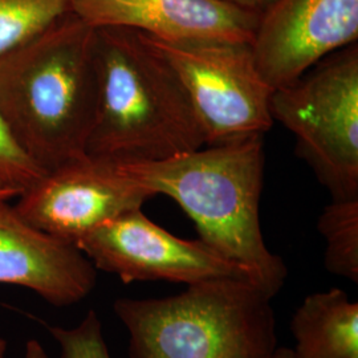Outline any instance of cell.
Here are the masks:
<instances>
[{
    "mask_svg": "<svg viewBox=\"0 0 358 358\" xmlns=\"http://www.w3.org/2000/svg\"><path fill=\"white\" fill-rule=\"evenodd\" d=\"M97 105L96 29L72 11L0 57V113L45 173L87 153Z\"/></svg>",
    "mask_w": 358,
    "mask_h": 358,
    "instance_id": "6da1fadb",
    "label": "cell"
},
{
    "mask_svg": "<svg viewBox=\"0 0 358 358\" xmlns=\"http://www.w3.org/2000/svg\"><path fill=\"white\" fill-rule=\"evenodd\" d=\"M130 177L174 199L190 217L199 239L247 269L271 297L288 276L260 227L264 176L263 136L208 145L162 161L122 159Z\"/></svg>",
    "mask_w": 358,
    "mask_h": 358,
    "instance_id": "7a4b0ae2",
    "label": "cell"
},
{
    "mask_svg": "<svg viewBox=\"0 0 358 358\" xmlns=\"http://www.w3.org/2000/svg\"><path fill=\"white\" fill-rule=\"evenodd\" d=\"M94 29L99 105L87 153L162 161L203 148V131L178 78L142 32Z\"/></svg>",
    "mask_w": 358,
    "mask_h": 358,
    "instance_id": "3957f363",
    "label": "cell"
},
{
    "mask_svg": "<svg viewBox=\"0 0 358 358\" xmlns=\"http://www.w3.org/2000/svg\"><path fill=\"white\" fill-rule=\"evenodd\" d=\"M272 297L256 282L222 278L162 299L115 300L129 358H272Z\"/></svg>",
    "mask_w": 358,
    "mask_h": 358,
    "instance_id": "277c9868",
    "label": "cell"
},
{
    "mask_svg": "<svg viewBox=\"0 0 358 358\" xmlns=\"http://www.w3.org/2000/svg\"><path fill=\"white\" fill-rule=\"evenodd\" d=\"M269 109L294 133L332 201L358 199V44L333 52L294 83L272 92Z\"/></svg>",
    "mask_w": 358,
    "mask_h": 358,
    "instance_id": "5b68a950",
    "label": "cell"
},
{
    "mask_svg": "<svg viewBox=\"0 0 358 358\" xmlns=\"http://www.w3.org/2000/svg\"><path fill=\"white\" fill-rule=\"evenodd\" d=\"M173 69L205 136V146L264 136L273 120V88L263 78L251 43L167 41L142 34Z\"/></svg>",
    "mask_w": 358,
    "mask_h": 358,
    "instance_id": "8992f818",
    "label": "cell"
},
{
    "mask_svg": "<svg viewBox=\"0 0 358 358\" xmlns=\"http://www.w3.org/2000/svg\"><path fill=\"white\" fill-rule=\"evenodd\" d=\"M153 196L130 177L122 159L85 153L47 171L13 206L38 230L76 244Z\"/></svg>",
    "mask_w": 358,
    "mask_h": 358,
    "instance_id": "52a82bcc",
    "label": "cell"
},
{
    "mask_svg": "<svg viewBox=\"0 0 358 358\" xmlns=\"http://www.w3.org/2000/svg\"><path fill=\"white\" fill-rule=\"evenodd\" d=\"M76 245L94 268L115 275L125 284L165 280L190 285L222 278L255 282L247 269L203 241H186L170 234L142 208L103 223Z\"/></svg>",
    "mask_w": 358,
    "mask_h": 358,
    "instance_id": "ba28073f",
    "label": "cell"
},
{
    "mask_svg": "<svg viewBox=\"0 0 358 358\" xmlns=\"http://www.w3.org/2000/svg\"><path fill=\"white\" fill-rule=\"evenodd\" d=\"M358 40V0H275L251 41L263 78L276 90Z\"/></svg>",
    "mask_w": 358,
    "mask_h": 358,
    "instance_id": "9c48e42d",
    "label": "cell"
},
{
    "mask_svg": "<svg viewBox=\"0 0 358 358\" xmlns=\"http://www.w3.org/2000/svg\"><path fill=\"white\" fill-rule=\"evenodd\" d=\"M10 201H0V284L26 288L53 307L88 297L97 284L90 259L76 244L28 223Z\"/></svg>",
    "mask_w": 358,
    "mask_h": 358,
    "instance_id": "30bf717a",
    "label": "cell"
},
{
    "mask_svg": "<svg viewBox=\"0 0 358 358\" xmlns=\"http://www.w3.org/2000/svg\"><path fill=\"white\" fill-rule=\"evenodd\" d=\"M71 11L93 28L125 27L167 41L251 43L259 19L223 0H72Z\"/></svg>",
    "mask_w": 358,
    "mask_h": 358,
    "instance_id": "8fae6325",
    "label": "cell"
},
{
    "mask_svg": "<svg viewBox=\"0 0 358 358\" xmlns=\"http://www.w3.org/2000/svg\"><path fill=\"white\" fill-rule=\"evenodd\" d=\"M289 328L297 358H358V303L343 289L307 296Z\"/></svg>",
    "mask_w": 358,
    "mask_h": 358,
    "instance_id": "7c38bea8",
    "label": "cell"
},
{
    "mask_svg": "<svg viewBox=\"0 0 358 358\" xmlns=\"http://www.w3.org/2000/svg\"><path fill=\"white\" fill-rule=\"evenodd\" d=\"M317 229L327 242L324 264L332 275L358 282V199L332 201Z\"/></svg>",
    "mask_w": 358,
    "mask_h": 358,
    "instance_id": "4fadbf2b",
    "label": "cell"
},
{
    "mask_svg": "<svg viewBox=\"0 0 358 358\" xmlns=\"http://www.w3.org/2000/svg\"><path fill=\"white\" fill-rule=\"evenodd\" d=\"M72 0H0V57L71 13Z\"/></svg>",
    "mask_w": 358,
    "mask_h": 358,
    "instance_id": "5bb4252c",
    "label": "cell"
},
{
    "mask_svg": "<svg viewBox=\"0 0 358 358\" xmlns=\"http://www.w3.org/2000/svg\"><path fill=\"white\" fill-rule=\"evenodd\" d=\"M45 174L44 170L20 148L0 113V192L15 198L34 186Z\"/></svg>",
    "mask_w": 358,
    "mask_h": 358,
    "instance_id": "9a60e30c",
    "label": "cell"
},
{
    "mask_svg": "<svg viewBox=\"0 0 358 358\" xmlns=\"http://www.w3.org/2000/svg\"><path fill=\"white\" fill-rule=\"evenodd\" d=\"M48 329L59 345L60 358H112L103 338V324L93 309L72 328L50 327Z\"/></svg>",
    "mask_w": 358,
    "mask_h": 358,
    "instance_id": "2e32d148",
    "label": "cell"
},
{
    "mask_svg": "<svg viewBox=\"0 0 358 358\" xmlns=\"http://www.w3.org/2000/svg\"><path fill=\"white\" fill-rule=\"evenodd\" d=\"M223 1H227L232 6L239 7L245 11H251V13L260 15L266 8H268L275 0H223Z\"/></svg>",
    "mask_w": 358,
    "mask_h": 358,
    "instance_id": "e0dca14e",
    "label": "cell"
},
{
    "mask_svg": "<svg viewBox=\"0 0 358 358\" xmlns=\"http://www.w3.org/2000/svg\"><path fill=\"white\" fill-rule=\"evenodd\" d=\"M24 358H51L48 356L44 346L38 343V340L31 338L26 344V353Z\"/></svg>",
    "mask_w": 358,
    "mask_h": 358,
    "instance_id": "ac0fdd59",
    "label": "cell"
},
{
    "mask_svg": "<svg viewBox=\"0 0 358 358\" xmlns=\"http://www.w3.org/2000/svg\"><path fill=\"white\" fill-rule=\"evenodd\" d=\"M272 358L297 357H296V355H294V350H292V349H289V348H285V346H282V348H278V349H276V352H275V355H273V357Z\"/></svg>",
    "mask_w": 358,
    "mask_h": 358,
    "instance_id": "d6986e66",
    "label": "cell"
},
{
    "mask_svg": "<svg viewBox=\"0 0 358 358\" xmlns=\"http://www.w3.org/2000/svg\"><path fill=\"white\" fill-rule=\"evenodd\" d=\"M7 355V343L6 340L0 338V358H6Z\"/></svg>",
    "mask_w": 358,
    "mask_h": 358,
    "instance_id": "ffe728a7",
    "label": "cell"
},
{
    "mask_svg": "<svg viewBox=\"0 0 358 358\" xmlns=\"http://www.w3.org/2000/svg\"><path fill=\"white\" fill-rule=\"evenodd\" d=\"M13 198H15V196L11 195V194H8V192H0V201H1V199H13Z\"/></svg>",
    "mask_w": 358,
    "mask_h": 358,
    "instance_id": "44dd1931",
    "label": "cell"
}]
</instances>
